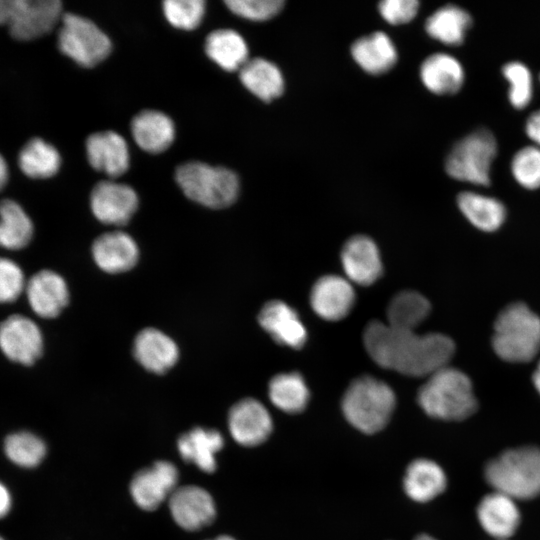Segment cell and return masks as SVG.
Wrapping results in <instances>:
<instances>
[{
	"mask_svg": "<svg viewBox=\"0 0 540 540\" xmlns=\"http://www.w3.org/2000/svg\"><path fill=\"white\" fill-rule=\"evenodd\" d=\"M395 406L392 388L372 376H361L352 381L341 402L346 420L365 434L381 431L392 417Z\"/></svg>",
	"mask_w": 540,
	"mask_h": 540,
	"instance_id": "3957f363",
	"label": "cell"
},
{
	"mask_svg": "<svg viewBox=\"0 0 540 540\" xmlns=\"http://www.w3.org/2000/svg\"><path fill=\"white\" fill-rule=\"evenodd\" d=\"M351 55L367 73L379 75L388 72L397 62V49L383 31H376L354 41Z\"/></svg>",
	"mask_w": 540,
	"mask_h": 540,
	"instance_id": "d4e9b609",
	"label": "cell"
},
{
	"mask_svg": "<svg viewBox=\"0 0 540 540\" xmlns=\"http://www.w3.org/2000/svg\"><path fill=\"white\" fill-rule=\"evenodd\" d=\"M133 354L146 370L162 374L178 361L179 348L167 334L159 329L149 327L136 335Z\"/></svg>",
	"mask_w": 540,
	"mask_h": 540,
	"instance_id": "7402d4cb",
	"label": "cell"
},
{
	"mask_svg": "<svg viewBox=\"0 0 540 540\" xmlns=\"http://www.w3.org/2000/svg\"><path fill=\"white\" fill-rule=\"evenodd\" d=\"M524 128L533 145L540 147V109L533 111L527 117Z\"/></svg>",
	"mask_w": 540,
	"mask_h": 540,
	"instance_id": "7bdbcfd3",
	"label": "cell"
},
{
	"mask_svg": "<svg viewBox=\"0 0 540 540\" xmlns=\"http://www.w3.org/2000/svg\"><path fill=\"white\" fill-rule=\"evenodd\" d=\"M173 520L187 531H197L210 525L216 517L211 494L196 485L178 486L168 499Z\"/></svg>",
	"mask_w": 540,
	"mask_h": 540,
	"instance_id": "4fadbf2b",
	"label": "cell"
},
{
	"mask_svg": "<svg viewBox=\"0 0 540 540\" xmlns=\"http://www.w3.org/2000/svg\"><path fill=\"white\" fill-rule=\"evenodd\" d=\"M93 215L106 225H125L138 208V196L130 186L110 180L98 182L90 196Z\"/></svg>",
	"mask_w": 540,
	"mask_h": 540,
	"instance_id": "7c38bea8",
	"label": "cell"
},
{
	"mask_svg": "<svg viewBox=\"0 0 540 540\" xmlns=\"http://www.w3.org/2000/svg\"><path fill=\"white\" fill-rule=\"evenodd\" d=\"M86 154L95 170L112 178L124 174L129 168L127 142L114 131L91 134L86 140Z\"/></svg>",
	"mask_w": 540,
	"mask_h": 540,
	"instance_id": "ac0fdd59",
	"label": "cell"
},
{
	"mask_svg": "<svg viewBox=\"0 0 540 540\" xmlns=\"http://www.w3.org/2000/svg\"><path fill=\"white\" fill-rule=\"evenodd\" d=\"M539 81H540V74H539Z\"/></svg>",
	"mask_w": 540,
	"mask_h": 540,
	"instance_id": "f907efd6",
	"label": "cell"
},
{
	"mask_svg": "<svg viewBox=\"0 0 540 540\" xmlns=\"http://www.w3.org/2000/svg\"><path fill=\"white\" fill-rule=\"evenodd\" d=\"M341 262L347 279L358 285H371L382 273L379 249L365 235H356L346 241L341 251Z\"/></svg>",
	"mask_w": 540,
	"mask_h": 540,
	"instance_id": "2e32d148",
	"label": "cell"
},
{
	"mask_svg": "<svg viewBox=\"0 0 540 540\" xmlns=\"http://www.w3.org/2000/svg\"><path fill=\"white\" fill-rule=\"evenodd\" d=\"M223 446L222 434L212 428L195 427L177 440V449L182 459L206 473L216 470V454Z\"/></svg>",
	"mask_w": 540,
	"mask_h": 540,
	"instance_id": "cb8c5ba5",
	"label": "cell"
},
{
	"mask_svg": "<svg viewBox=\"0 0 540 540\" xmlns=\"http://www.w3.org/2000/svg\"><path fill=\"white\" fill-rule=\"evenodd\" d=\"M211 540H236V539H234L233 537L229 535H219L216 538L211 539Z\"/></svg>",
	"mask_w": 540,
	"mask_h": 540,
	"instance_id": "c3c4849f",
	"label": "cell"
},
{
	"mask_svg": "<svg viewBox=\"0 0 540 540\" xmlns=\"http://www.w3.org/2000/svg\"><path fill=\"white\" fill-rule=\"evenodd\" d=\"M226 6L234 14L253 21H264L276 16L283 8L282 0H227Z\"/></svg>",
	"mask_w": 540,
	"mask_h": 540,
	"instance_id": "ab89813d",
	"label": "cell"
},
{
	"mask_svg": "<svg viewBox=\"0 0 540 540\" xmlns=\"http://www.w3.org/2000/svg\"><path fill=\"white\" fill-rule=\"evenodd\" d=\"M513 498L494 491L482 498L477 517L483 530L495 540H508L518 528L520 511Z\"/></svg>",
	"mask_w": 540,
	"mask_h": 540,
	"instance_id": "44dd1931",
	"label": "cell"
},
{
	"mask_svg": "<svg viewBox=\"0 0 540 540\" xmlns=\"http://www.w3.org/2000/svg\"><path fill=\"white\" fill-rule=\"evenodd\" d=\"M417 401L430 417L448 421L466 419L477 409L469 377L449 366L427 377L419 389Z\"/></svg>",
	"mask_w": 540,
	"mask_h": 540,
	"instance_id": "7a4b0ae2",
	"label": "cell"
},
{
	"mask_svg": "<svg viewBox=\"0 0 540 540\" xmlns=\"http://www.w3.org/2000/svg\"><path fill=\"white\" fill-rule=\"evenodd\" d=\"M58 0H0V25L18 40H32L50 32L62 18Z\"/></svg>",
	"mask_w": 540,
	"mask_h": 540,
	"instance_id": "9c48e42d",
	"label": "cell"
},
{
	"mask_svg": "<svg viewBox=\"0 0 540 540\" xmlns=\"http://www.w3.org/2000/svg\"><path fill=\"white\" fill-rule=\"evenodd\" d=\"M472 25V17L464 8L447 4L436 9L425 21V31L433 39L451 46L463 43Z\"/></svg>",
	"mask_w": 540,
	"mask_h": 540,
	"instance_id": "83f0119b",
	"label": "cell"
},
{
	"mask_svg": "<svg viewBox=\"0 0 540 540\" xmlns=\"http://www.w3.org/2000/svg\"><path fill=\"white\" fill-rule=\"evenodd\" d=\"M493 349L505 361L523 363L540 350V317L524 303H512L497 316Z\"/></svg>",
	"mask_w": 540,
	"mask_h": 540,
	"instance_id": "5b68a950",
	"label": "cell"
},
{
	"mask_svg": "<svg viewBox=\"0 0 540 540\" xmlns=\"http://www.w3.org/2000/svg\"><path fill=\"white\" fill-rule=\"evenodd\" d=\"M33 235V223L23 208L14 200L0 201V247L20 250Z\"/></svg>",
	"mask_w": 540,
	"mask_h": 540,
	"instance_id": "d6a6232c",
	"label": "cell"
},
{
	"mask_svg": "<svg viewBox=\"0 0 540 540\" xmlns=\"http://www.w3.org/2000/svg\"><path fill=\"white\" fill-rule=\"evenodd\" d=\"M19 166L31 178L44 179L54 176L61 165L56 148L40 138H33L19 153Z\"/></svg>",
	"mask_w": 540,
	"mask_h": 540,
	"instance_id": "d590c367",
	"label": "cell"
},
{
	"mask_svg": "<svg viewBox=\"0 0 540 540\" xmlns=\"http://www.w3.org/2000/svg\"><path fill=\"white\" fill-rule=\"evenodd\" d=\"M13 497L9 488L0 481V520L4 519L12 510Z\"/></svg>",
	"mask_w": 540,
	"mask_h": 540,
	"instance_id": "ee69618b",
	"label": "cell"
},
{
	"mask_svg": "<svg viewBox=\"0 0 540 540\" xmlns=\"http://www.w3.org/2000/svg\"><path fill=\"white\" fill-rule=\"evenodd\" d=\"M239 77L246 89L265 102L279 97L284 91L281 70L264 58L249 59L239 70Z\"/></svg>",
	"mask_w": 540,
	"mask_h": 540,
	"instance_id": "f1b7e54d",
	"label": "cell"
},
{
	"mask_svg": "<svg viewBox=\"0 0 540 540\" xmlns=\"http://www.w3.org/2000/svg\"><path fill=\"white\" fill-rule=\"evenodd\" d=\"M429 301L416 291H402L396 294L388 304L387 324L405 330H415L429 315Z\"/></svg>",
	"mask_w": 540,
	"mask_h": 540,
	"instance_id": "836d02e7",
	"label": "cell"
},
{
	"mask_svg": "<svg viewBox=\"0 0 540 540\" xmlns=\"http://www.w3.org/2000/svg\"><path fill=\"white\" fill-rule=\"evenodd\" d=\"M457 205L466 219L482 231L497 230L506 218V208L499 199L474 191L460 192Z\"/></svg>",
	"mask_w": 540,
	"mask_h": 540,
	"instance_id": "f546056e",
	"label": "cell"
},
{
	"mask_svg": "<svg viewBox=\"0 0 540 540\" xmlns=\"http://www.w3.org/2000/svg\"><path fill=\"white\" fill-rule=\"evenodd\" d=\"M60 51L83 67L102 62L112 49L109 37L91 20L66 13L58 33Z\"/></svg>",
	"mask_w": 540,
	"mask_h": 540,
	"instance_id": "ba28073f",
	"label": "cell"
},
{
	"mask_svg": "<svg viewBox=\"0 0 540 540\" xmlns=\"http://www.w3.org/2000/svg\"><path fill=\"white\" fill-rule=\"evenodd\" d=\"M510 170L523 188H540V147L531 144L517 150L511 159Z\"/></svg>",
	"mask_w": 540,
	"mask_h": 540,
	"instance_id": "74e56055",
	"label": "cell"
},
{
	"mask_svg": "<svg viewBox=\"0 0 540 540\" xmlns=\"http://www.w3.org/2000/svg\"><path fill=\"white\" fill-rule=\"evenodd\" d=\"M22 269L14 261L0 257V303L15 301L25 289Z\"/></svg>",
	"mask_w": 540,
	"mask_h": 540,
	"instance_id": "60d3db41",
	"label": "cell"
},
{
	"mask_svg": "<svg viewBox=\"0 0 540 540\" xmlns=\"http://www.w3.org/2000/svg\"><path fill=\"white\" fill-rule=\"evenodd\" d=\"M381 16L392 25L404 24L411 21L419 10L417 0H384L379 3Z\"/></svg>",
	"mask_w": 540,
	"mask_h": 540,
	"instance_id": "b9f144b4",
	"label": "cell"
},
{
	"mask_svg": "<svg viewBox=\"0 0 540 540\" xmlns=\"http://www.w3.org/2000/svg\"><path fill=\"white\" fill-rule=\"evenodd\" d=\"M497 151L494 134L487 128H478L454 144L446 157L445 170L455 180L489 186Z\"/></svg>",
	"mask_w": 540,
	"mask_h": 540,
	"instance_id": "52a82bcc",
	"label": "cell"
},
{
	"mask_svg": "<svg viewBox=\"0 0 540 540\" xmlns=\"http://www.w3.org/2000/svg\"><path fill=\"white\" fill-rule=\"evenodd\" d=\"M310 303L314 312L324 320L338 321L345 318L355 303L351 282L338 275H325L313 285Z\"/></svg>",
	"mask_w": 540,
	"mask_h": 540,
	"instance_id": "9a60e30c",
	"label": "cell"
},
{
	"mask_svg": "<svg viewBox=\"0 0 540 540\" xmlns=\"http://www.w3.org/2000/svg\"><path fill=\"white\" fill-rule=\"evenodd\" d=\"M420 78L424 86L437 95L458 92L465 80L461 62L451 54L437 52L429 55L420 66Z\"/></svg>",
	"mask_w": 540,
	"mask_h": 540,
	"instance_id": "603a6c76",
	"label": "cell"
},
{
	"mask_svg": "<svg viewBox=\"0 0 540 540\" xmlns=\"http://www.w3.org/2000/svg\"><path fill=\"white\" fill-rule=\"evenodd\" d=\"M0 540H6L5 537H3L1 534H0Z\"/></svg>",
	"mask_w": 540,
	"mask_h": 540,
	"instance_id": "681fc988",
	"label": "cell"
},
{
	"mask_svg": "<svg viewBox=\"0 0 540 540\" xmlns=\"http://www.w3.org/2000/svg\"><path fill=\"white\" fill-rule=\"evenodd\" d=\"M25 290L31 309L42 318L58 316L69 301L65 280L52 270L35 273L26 283Z\"/></svg>",
	"mask_w": 540,
	"mask_h": 540,
	"instance_id": "e0dca14e",
	"label": "cell"
},
{
	"mask_svg": "<svg viewBox=\"0 0 540 540\" xmlns=\"http://www.w3.org/2000/svg\"><path fill=\"white\" fill-rule=\"evenodd\" d=\"M258 321L275 342L290 348H301L307 331L297 312L287 303L273 300L260 310Z\"/></svg>",
	"mask_w": 540,
	"mask_h": 540,
	"instance_id": "d6986e66",
	"label": "cell"
},
{
	"mask_svg": "<svg viewBox=\"0 0 540 540\" xmlns=\"http://www.w3.org/2000/svg\"><path fill=\"white\" fill-rule=\"evenodd\" d=\"M363 341L376 364L413 377H428L448 366L455 351V344L447 335H420L415 330L395 328L377 320L366 326Z\"/></svg>",
	"mask_w": 540,
	"mask_h": 540,
	"instance_id": "6da1fadb",
	"label": "cell"
},
{
	"mask_svg": "<svg viewBox=\"0 0 540 540\" xmlns=\"http://www.w3.org/2000/svg\"><path fill=\"white\" fill-rule=\"evenodd\" d=\"M96 265L107 273H122L133 268L139 258L135 240L122 231H111L97 237L92 244Z\"/></svg>",
	"mask_w": 540,
	"mask_h": 540,
	"instance_id": "ffe728a7",
	"label": "cell"
},
{
	"mask_svg": "<svg viewBox=\"0 0 540 540\" xmlns=\"http://www.w3.org/2000/svg\"><path fill=\"white\" fill-rule=\"evenodd\" d=\"M175 179L189 199L213 209L231 205L239 192V180L233 171L202 162L180 165Z\"/></svg>",
	"mask_w": 540,
	"mask_h": 540,
	"instance_id": "8992f818",
	"label": "cell"
},
{
	"mask_svg": "<svg viewBox=\"0 0 540 540\" xmlns=\"http://www.w3.org/2000/svg\"><path fill=\"white\" fill-rule=\"evenodd\" d=\"M0 349L9 360L31 365L42 354V333L31 319L11 315L0 323Z\"/></svg>",
	"mask_w": 540,
	"mask_h": 540,
	"instance_id": "8fae6325",
	"label": "cell"
},
{
	"mask_svg": "<svg viewBox=\"0 0 540 540\" xmlns=\"http://www.w3.org/2000/svg\"><path fill=\"white\" fill-rule=\"evenodd\" d=\"M484 475L494 491L514 500L532 499L540 494V449L507 450L487 463Z\"/></svg>",
	"mask_w": 540,
	"mask_h": 540,
	"instance_id": "277c9868",
	"label": "cell"
},
{
	"mask_svg": "<svg viewBox=\"0 0 540 540\" xmlns=\"http://www.w3.org/2000/svg\"><path fill=\"white\" fill-rule=\"evenodd\" d=\"M8 178V167L5 159L0 154V190L5 186Z\"/></svg>",
	"mask_w": 540,
	"mask_h": 540,
	"instance_id": "f6af8a7d",
	"label": "cell"
},
{
	"mask_svg": "<svg viewBox=\"0 0 540 540\" xmlns=\"http://www.w3.org/2000/svg\"><path fill=\"white\" fill-rule=\"evenodd\" d=\"M205 52L226 71L240 70L249 60L244 38L231 29L212 31L206 38Z\"/></svg>",
	"mask_w": 540,
	"mask_h": 540,
	"instance_id": "4dcf8cb0",
	"label": "cell"
},
{
	"mask_svg": "<svg viewBox=\"0 0 540 540\" xmlns=\"http://www.w3.org/2000/svg\"><path fill=\"white\" fill-rule=\"evenodd\" d=\"M131 132L137 145L149 153L165 151L175 137L173 121L156 110L138 113L131 122Z\"/></svg>",
	"mask_w": 540,
	"mask_h": 540,
	"instance_id": "4316f807",
	"label": "cell"
},
{
	"mask_svg": "<svg viewBox=\"0 0 540 540\" xmlns=\"http://www.w3.org/2000/svg\"><path fill=\"white\" fill-rule=\"evenodd\" d=\"M414 540H437L434 537L428 535V534H420L417 537H415Z\"/></svg>",
	"mask_w": 540,
	"mask_h": 540,
	"instance_id": "7dc6e473",
	"label": "cell"
},
{
	"mask_svg": "<svg viewBox=\"0 0 540 540\" xmlns=\"http://www.w3.org/2000/svg\"><path fill=\"white\" fill-rule=\"evenodd\" d=\"M268 395L275 407L296 414L306 408L310 392L301 374L287 372L277 374L270 380Z\"/></svg>",
	"mask_w": 540,
	"mask_h": 540,
	"instance_id": "1f68e13d",
	"label": "cell"
},
{
	"mask_svg": "<svg viewBox=\"0 0 540 540\" xmlns=\"http://www.w3.org/2000/svg\"><path fill=\"white\" fill-rule=\"evenodd\" d=\"M446 485L444 470L430 459H416L406 468L403 488L406 495L415 502L431 501L445 490Z\"/></svg>",
	"mask_w": 540,
	"mask_h": 540,
	"instance_id": "484cf974",
	"label": "cell"
},
{
	"mask_svg": "<svg viewBox=\"0 0 540 540\" xmlns=\"http://www.w3.org/2000/svg\"><path fill=\"white\" fill-rule=\"evenodd\" d=\"M6 458L23 469L38 467L46 457L47 445L37 434L20 430L8 434L3 442Z\"/></svg>",
	"mask_w": 540,
	"mask_h": 540,
	"instance_id": "e575fe53",
	"label": "cell"
},
{
	"mask_svg": "<svg viewBox=\"0 0 540 540\" xmlns=\"http://www.w3.org/2000/svg\"><path fill=\"white\" fill-rule=\"evenodd\" d=\"M228 428L240 445L254 447L267 440L273 421L267 408L254 398L236 402L228 413Z\"/></svg>",
	"mask_w": 540,
	"mask_h": 540,
	"instance_id": "5bb4252c",
	"label": "cell"
},
{
	"mask_svg": "<svg viewBox=\"0 0 540 540\" xmlns=\"http://www.w3.org/2000/svg\"><path fill=\"white\" fill-rule=\"evenodd\" d=\"M532 379H533V383H534L535 388L537 389V391L540 394V361H539V363H538V365H537V367H536V369H535V371L533 373Z\"/></svg>",
	"mask_w": 540,
	"mask_h": 540,
	"instance_id": "bcb514c9",
	"label": "cell"
},
{
	"mask_svg": "<svg viewBox=\"0 0 540 540\" xmlns=\"http://www.w3.org/2000/svg\"><path fill=\"white\" fill-rule=\"evenodd\" d=\"M163 12L168 22L179 29H195L205 13L203 0H167L163 2Z\"/></svg>",
	"mask_w": 540,
	"mask_h": 540,
	"instance_id": "f35d334b",
	"label": "cell"
},
{
	"mask_svg": "<svg viewBox=\"0 0 540 540\" xmlns=\"http://www.w3.org/2000/svg\"><path fill=\"white\" fill-rule=\"evenodd\" d=\"M509 83L508 99L515 109L526 108L533 98V79L528 66L517 60L505 63L501 69Z\"/></svg>",
	"mask_w": 540,
	"mask_h": 540,
	"instance_id": "8d00e7d4",
	"label": "cell"
},
{
	"mask_svg": "<svg viewBox=\"0 0 540 540\" xmlns=\"http://www.w3.org/2000/svg\"><path fill=\"white\" fill-rule=\"evenodd\" d=\"M177 467L165 460L137 471L130 482V493L138 507L145 511L157 509L178 487Z\"/></svg>",
	"mask_w": 540,
	"mask_h": 540,
	"instance_id": "30bf717a",
	"label": "cell"
}]
</instances>
